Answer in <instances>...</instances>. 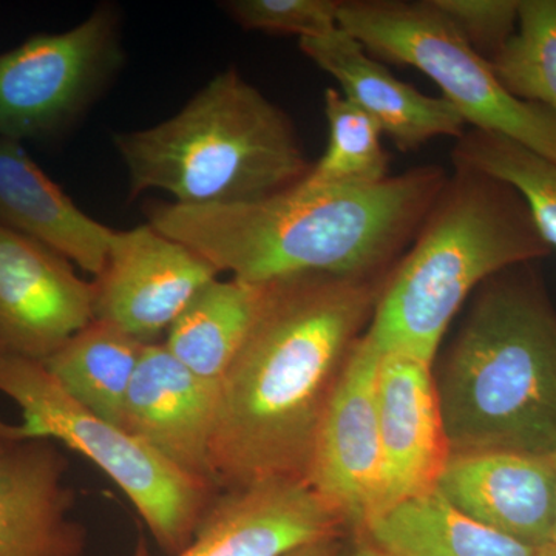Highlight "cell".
Segmentation results:
<instances>
[{
    "instance_id": "ba28073f",
    "label": "cell",
    "mask_w": 556,
    "mask_h": 556,
    "mask_svg": "<svg viewBox=\"0 0 556 556\" xmlns=\"http://www.w3.org/2000/svg\"><path fill=\"white\" fill-rule=\"evenodd\" d=\"M121 56L110 9L0 54V138L21 142L60 134L93 101Z\"/></svg>"
},
{
    "instance_id": "3957f363",
    "label": "cell",
    "mask_w": 556,
    "mask_h": 556,
    "mask_svg": "<svg viewBox=\"0 0 556 556\" xmlns=\"http://www.w3.org/2000/svg\"><path fill=\"white\" fill-rule=\"evenodd\" d=\"M515 266L486 280L437 382L450 453L556 457V313Z\"/></svg>"
},
{
    "instance_id": "d6986e66",
    "label": "cell",
    "mask_w": 556,
    "mask_h": 556,
    "mask_svg": "<svg viewBox=\"0 0 556 556\" xmlns=\"http://www.w3.org/2000/svg\"><path fill=\"white\" fill-rule=\"evenodd\" d=\"M368 543L391 556H535L538 548L468 517L433 486L365 522Z\"/></svg>"
},
{
    "instance_id": "e0dca14e",
    "label": "cell",
    "mask_w": 556,
    "mask_h": 556,
    "mask_svg": "<svg viewBox=\"0 0 556 556\" xmlns=\"http://www.w3.org/2000/svg\"><path fill=\"white\" fill-rule=\"evenodd\" d=\"M299 42L306 58L338 80L348 100L368 113L402 152L466 131V123L444 98L428 97L397 79L342 28Z\"/></svg>"
},
{
    "instance_id": "d4e9b609",
    "label": "cell",
    "mask_w": 556,
    "mask_h": 556,
    "mask_svg": "<svg viewBox=\"0 0 556 556\" xmlns=\"http://www.w3.org/2000/svg\"><path fill=\"white\" fill-rule=\"evenodd\" d=\"M339 0H230L225 10L249 31L320 38L339 28Z\"/></svg>"
},
{
    "instance_id": "6da1fadb",
    "label": "cell",
    "mask_w": 556,
    "mask_h": 556,
    "mask_svg": "<svg viewBox=\"0 0 556 556\" xmlns=\"http://www.w3.org/2000/svg\"><path fill=\"white\" fill-rule=\"evenodd\" d=\"M388 274L263 283L247 339L217 386L211 468L219 492L306 481L321 416Z\"/></svg>"
},
{
    "instance_id": "8fae6325",
    "label": "cell",
    "mask_w": 556,
    "mask_h": 556,
    "mask_svg": "<svg viewBox=\"0 0 556 556\" xmlns=\"http://www.w3.org/2000/svg\"><path fill=\"white\" fill-rule=\"evenodd\" d=\"M93 305L72 262L0 223V345L46 362L93 320Z\"/></svg>"
},
{
    "instance_id": "9a60e30c",
    "label": "cell",
    "mask_w": 556,
    "mask_h": 556,
    "mask_svg": "<svg viewBox=\"0 0 556 556\" xmlns=\"http://www.w3.org/2000/svg\"><path fill=\"white\" fill-rule=\"evenodd\" d=\"M215 408L217 383L193 375L164 343H148L127 391L119 427L178 470L217 486L211 468Z\"/></svg>"
},
{
    "instance_id": "7a4b0ae2",
    "label": "cell",
    "mask_w": 556,
    "mask_h": 556,
    "mask_svg": "<svg viewBox=\"0 0 556 556\" xmlns=\"http://www.w3.org/2000/svg\"><path fill=\"white\" fill-rule=\"evenodd\" d=\"M447 178L441 167L422 166L365 188L300 181L243 203L155 204L149 223L248 283L306 274L382 277L415 240Z\"/></svg>"
},
{
    "instance_id": "ac0fdd59",
    "label": "cell",
    "mask_w": 556,
    "mask_h": 556,
    "mask_svg": "<svg viewBox=\"0 0 556 556\" xmlns=\"http://www.w3.org/2000/svg\"><path fill=\"white\" fill-rule=\"evenodd\" d=\"M0 223L94 277L104 269L115 232L84 214L21 142L5 138H0Z\"/></svg>"
},
{
    "instance_id": "7c38bea8",
    "label": "cell",
    "mask_w": 556,
    "mask_h": 556,
    "mask_svg": "<svg viewBox=\"0 0 556 556\" xmlns=\"http://www.w3.org/2000/svg\"><path fill=\"white\" fill-rule=\"evenodd\" d=\"M345 526L308 481L274 479L219 493L192 541L172 556H281ZM131 556H152L144 540Z\"/></svg>"
},
{
    "instance_id": "52a82bcc",
    "label": "cell",
    "mask_w": 556,
    "mask_h": 556,
    "mask_svg": "<svg viewBox=\"0 0 556 556\" xmlns=\"http://www.w3.org/2000/svg\"><path fill=\"white\" fill-rule=\"evenodd\" d=\"M339 27L379 60L427 75L466 126L556 163L555 113L514 97L433 0H346L340 2Z\"/></svg>"
},
{
    "instance_id": "8992f818",
    "label": "cell",
    "mask_w": 556,
    "mask_h": 556,
    "mask_svg": "<svg viewBox=\"0 0 556 556\" xmlns=\"http://www.w3.org/2000/svg\"><path fill=\"white\" fill-rule=\"evenodd\" d=\"M0 393L21 409V424L5 422L11 434L50 439L86 456L129 497L159 546L172 555L188 546L222 493L84 407L43 362L2 345Z\"/></svg>"
},
{
    "instance_id": "9c48e42d",
    "label": "cell",
    "mask_w": 556,
    "mask_h": 556,
    "mask_svg": "<svg viewBox=\"0 0 556 556\" xmlns=\"http://www.w3.org/2000/svg\"><path fill=\"white\" fill-rule=\"evenodd\" d=\"M382 353L358 339L318 426L306 481L348 526L362 529L378 507L382 448L378 369Z\"/></svg>"
},
{
    "instance_id": "30bf717a",
    "label": "cell",
    "mask_w": 556,
    "mask_h": 556,
    "mask_svg": "<svg viewBox=\"0 0 556 556\" xmlns=\"http://www.w3.org/2000/svg\"><path fill=\"white\" fill-rule=\"evenodd\" d=\"M219 273L192 249L152 225L115 230L104 269L93 281L94 318L142 343L164 331Z\"/></svg>"
},
{
    "instance_id": "44dd1931",
    "label": "cell",
    "mask_w": 556,
    "mask_h": 556,
    "mask_svg": "<svg viewBox=\"0 0 556 556\" xmlns=\"http://www.w3.org/2000/svg\"><path fill=\"white\" fill-rule=\"evenodd\" d=\"M146 345L93 318L43 364L84 407L119 427L124 401Z\"/></svg>"
},
{
    "instance_id": "5b68a950",
    "label": "cell",
    "mask_w": 556,
    "mask_h": 556,
    "mask_svg": "<svg viewBox=\"0 0 556 556\" xmlns=\"http://www.w3.org/2000/svg\"><path fill=\"white\" fill-rule=\"evenodd\" d=\"M113 142L131 197L163 190L185 206L265 199L311 169L291 119L236 68L215 76L177 115Z\"/></svg>"
},
{
    "instance_id": "5bb4252c",
    "label": "cell",
    "mask_w": 556,
    "mask_h": 556,
    "mask_svg": "<svg viewBox=\"0 0 556 556\" xmlns=\"http://www.w3.org/2000/svg\"><path fill=\"white\" fill-rule=\"evenodd\" d=\"M378 415L382 481L372 515L437 486L452 455L430 362L401 351L382 353Z\"/></svg>"
},
{
    "instance_id": "277c9868",
    "label": "cell",
    "mask_w": 556,
    "mask_h": 556,
    "mask_svg": "<svg viewBox=\"0 0 556 556\" xmlns=\"http://www.w3.org/2000/svg\"><path fill=\"white\" fill-rule=\"evenodd\" d=\"M551 251L517 190L455 166L407 254L388 274L365 336L380 353L401 351L433 364L470 292Z\"/></svg>"
},
{
    "instance_id": "603a6c76",
    "label": "cell",
    "mask_w": 556,
    "mask_h": 556,
    "mask_svg": "<svg viewBox=\"0 0 556 556\" xmlns=\"http://www.w3.org/2000/svg\"><path fill=\"white\" fill-rule=\"evenodd\" d=\"M328 148L311 166L305 185L314 188H365L388 178L390 156L379 124L342 91H325Z\"/></svg>"
},
{
    "instance_id": "4fadbf2b",
    "label": "cell",
    "mask_w": 556,
    "mask_h": 556,
    "mask_svg": "<svg viewBox=\"0 0 556 556\" xmlns=\"http://www.w3.org/2000/svg\"><path fill=\"white\" fill-rule=\"evenodd\" d=\"M67 471L60 444L11 434L0 419V556H84Z\"/></svg>"
},
{
    "instance_id": "2e32d148",
    "label": "cell",
    "mask_w": 556,
    "mask_h": 556,
    "mask_svg": "<svg viewBox=\"0 0 556 556\" xmlns=\"http://www.w3.org/2000/svg\"><path fill=\"white\" fill-rule=\"evenodd\" d=\"M437 489L478 522L541 548L552 543L555 457L511 452L452 453Z\"/></svg>"
},
{
    "instance_id": "83f0119b",
    "label": "cell",
    "mask_w": 556,
    "mask_h": 556,
    "mask_svg": "<svg viewBox=\"0 0 556 556\" xmlns=\"http://www.w3.org/2000/svg\"><path fill=\"white\" fill-rule=\"evenodd\" d=\"M350 556H391L387 552L380 551L379 547L372 546L371 543H362Z\"/></svg>"
},
{
    "instance_id": "cb8c5ba5",
    "label": "cell",
    "mask_w": 556,
    "mask_h": 556,
    "mask_svg": "<svg viewBox=\"0 0 556 556\" xmlns=\"http://www.w3.org/2000/svg\"><path fill=\"white\" fill-rule=\"evenodd\" d=\"M489 62L514 97L556 115V0H521L517 31Z\"/></svg>"
},
{
    "instance_id": "f546056e",
    "label": "cell",
    "mask_w": 556,
    "mask_h": 556,
    "mask_svg": "<svg viewBox=\"0 0 556 556\" xmlns=\"http://www.w3.org/2000/svg\"><path fill=\"white\" fill-rule=\"evenodd\" d=\"M555 467H556V457H555ZM556 546V515H555V527H554V535H552V543Z\"/></svg>"
},
{
    "instance_id": "4316f807",
    "label": "cell",
    "mask_w": 556,
    "mask_h": 556,
    "mask_svg": "<svg viewBox=\"0 0 556 556\" xmlns=\"http://www.w3.org/2000/svg\"><path fill=\"white\" fill-rule=\"evenodd\" d=\"M336 540H338V536L313 541V543L292 548V551L281 556H339Z\"/></svg>"
},
{
    "instance_id": "ffe728a7",
    "label": "cell",
    "mask_w": 556,
    "mask_h": 556,
    "mask_svg": "<svg viewBox=\"0 0 556 556\" xmlns=\"http://www.w3.org/2000/svg\"><path fill=\"white\" fill-rule=\"evenodd\" d=\"M262 295L263 283L215 278L172 324L164 346L193 375L218 386L247 339Z\"/></svg>"
},
{
    "instance_id": "484cf974",
    "label": "cell",
    "mask_w": 556,
    "mask_h": 556,
    "mask_svg": "<svg viewBox=\"0 0 556 556\" xmlns=\"http://www.w3.org/2000/svg\"><path fill=\"white\" fill-rule=\"evenodd\" d=\"M486 61L503 49L517 31L521 0H433Z\"/></svg>"
},
{
    "instance_id": "f1b7e54d",
    "label": "cell",
    "mask_w": 556,
    "mask_h": 556,
    "mask_svg": "<svg viewBox=\"0 0 556 556\" xmlns=\"http://www.w3.org/2000/svg\"><path fill=\"white\" fill-rule=\"evenodd\" d=\"M535 556H556L555 544H547V546L538 548Z\"/></svg>"
},
{
    "instance_id": "7402d4cb",
    "label": "cell",
    "mask_w": 556,
    "mask_h": 556,
    "mask_svg": "<svg viewBox=\"0 0 556 556\" xmlns=\"http://www.w3.org/2000/svg\"><path fill=\"white\" fill-rule=\"evenodd\" d=\"M455 166L484 172L517 190L541 237L556 249V163L489 131L468 130L453 149Z\"/></svg>"
}]
</instances>
